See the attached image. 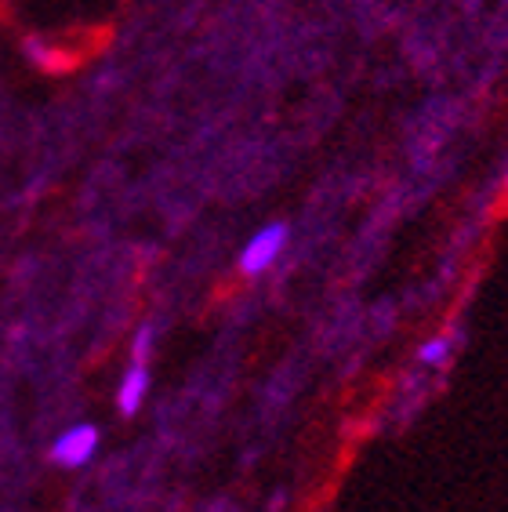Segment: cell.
Wrapping results in <instances>:
<instances>
[{
  "instance_id": "1",
  "label": "cell",
  "mask_w": 508,
  "mask_h": 512,
  "mask_svg": "<svg viewBox=\"0 0 508 512\" xmlns=\"http://www.w3.org/2000/svg\"><path fill=\"white\" fill-rule=\"evenodd\" d=\"M284 244H287V226H280V222L265 226L262 233H254V240L244 247V255H240L244 273H262V269H269L276 258H280Z\"/></svg>"
},
{
  "instance_id": "2",
  "label": "cell",
  "mask_w": 508,
  "mask_h": 512,
  "mask_svg": "<svg viewBox=\"0 0 508 512\" xmlns=\"http://www.w3.org/2000/svg\"><path fill=\"white\" fill-rule=\"evenodd\" d=\"M98 447V429L95 425H73V429H66V433L51 444V458L59 465H84L91 462V454H95Z\"/></svg>"
},
{
  "instance_id": "3",
  "label": "cell",
  "mask_w": 508,
  "mask_h": 512,
  "mask_svg": "<svg viewBox=\"0 0 508 512\" xmlns=\"http://www.w3.org/2000/svg\"><path fill=\"white\" fill-rule=\"evenodd\" d=\"M146 389H149V375H146V364H135L131 371H127L124 385H120V411L124 414H135L138 404L146 400Z\"/></svg>"
},
{
  "instance_id": "4",
  "label": "cell",
  "mask_w": 508,
  "mask_h": 512,
  "mask_svg": "<svg viewBox=\"0 0 508 512\" xmlns=\"http://www.w3.org/2000/svg\"><path fill=\"white\" fill-rule=\"evenodd\" d=\"M421 360H425V364H443V360H447V342H443V338L429 342L421 349Z\"/></svg>"
}]
</instances>
